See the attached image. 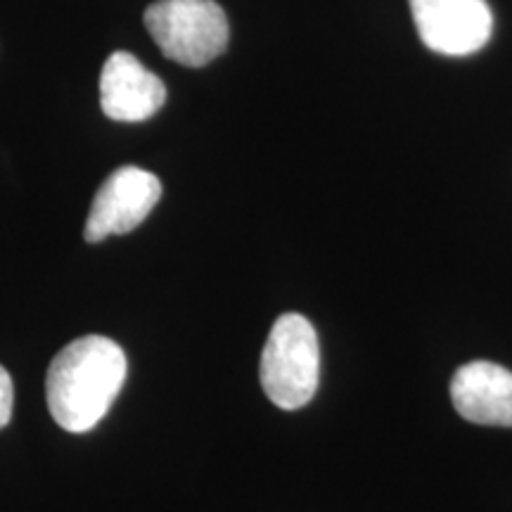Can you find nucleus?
I'll use <instances>...</instances> for the list:
<instances>
[{"label": "nucleus", "instance_id": "f257e3e1", "mask_svg": "<svg viewBox=\"0 0 512 512\" xmlns=\"http://www.w3.org/2000/svg\"><path fill=\"white\" fill-rule=\"evenodd\" d=\"M124 349L112 339H74L53 358L46 377L48 411L62 430H93L112 408L126 382Z\"/></svg>", "mask_w": 512, "mask_h": 512}, {"label": "nucleus", "instance_id": "f03ea898", "mask_svg": "<svg viewBox=\"0 0 512 512\" xmlns=\"http://www.w3.org/2000/svg\"><path fill=\"white\" fill-rule=\"evenodd\" d=\"M320 380L318 335L309 318L285 313L275 320L261 354V387L283 411H297L313 399Z\"/></svg>", "mask_w": 512, "mask_h": 512}, {"label": "nucleus", "instance_id": "7ed1b4c3", "mask_svg": "<svg viewBox=\"0 0 512 512\" xmlns=\"http://www.w3.org/2000/svg\"><path fill=\"white\" fill-rule=\"evenodd\" d=\"M145 27L183 67H204L228 48V17L216 0H157L145 10Z\"/></svg>", "mask_w": 512, "mask_h": 512}, {"label": "nucleus", "instance_id": "20e7f679", "mask_svg": "<svg viewBox=\"0 0 512 512\" xmlns=\"http://www.w3.org/2000/svg\"><path fill=\"white\" fill-rule=\"evenodd\" d=\"M408 5L422 43L439 55L479 53L494 31L486 0H408Z\"/></svg>", "mask_w": 512, "mask_h": 512}, {"label": "nucleus", "instance_id": "39448f33", "mask_svg": "<svg viewBox=\"0 0 512 512\" xmlns=\"http://www.w3.org/2000/svg\"><path fill=\"white\" fill-rule=\"evenodd\" d=\"M159 197H162V183L155 174L138 166L117 169L100 185L83 235L88 242H102L112 235L131 233L150 216Z\"/></svg>", "mask_w": 512, "mask_h": 512}, {"label": "nucleus", "instance_id": "423d86ee", "mask_svg": "<svg viewBox=\"0 0 512 512\" xmlns=\"http://www.w3.org/2000/svg\"><path fill=\"white\" fill-rule=\"evenodd\" d=\"M166 86L131 53H112L100 74V105L112 121H145L162 110Z\"/></svg>", "mask_w": 512, "mask_h": 512}, {"label": "nucleus", "instance_id": "0eeeda50", "mask_svg": "<svg viewBox=\"0 0 512 512\" xmlns=\"http://www.w3.org/2000/svg\"><path fill=\"white\" fill-rule=\"evenodd\" d=\"M451 399L465 420L512 427V373L491 361L467 363L451 382Z\"/></svg>", "mask_w": 512, "mask_h": 512}, {"label": "nucleus", "instance_id": "6e6552de", "mask_svg": "<svg viewBox=\"0 0 512 512\" xmlns=\"http://www.w3.org/2000/svg\"><path fill=\"white\" fill-rule=\"evenodd\" d=\"M12 408H15V384L8 370L0 366V430L10 422Z\"/></svg>", "mask_w": 512, "mask_h": 512}]
</instances>
